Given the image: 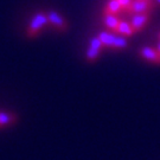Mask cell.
Segmentation results:
<instances>
[{
    "instance_id": "5bb4252c",
    "label": "cell",
    "mask_w": 160,
    "mask_h": 160,
    "mask_svg": "<svg viewBox=\"0 0 160 160\" xmlns=\"http://www.w3.org/2000/svg\"><path fill=\"white\" fill-rule=\"evenodd\" d=\"M157 50L159 51V53H160V42L158 43V45H157Z\"/></svg>"
},
{
    "instance_id": "8992f818",
    "label": "cell",
    "mask_w": 160,
    "mask_h": 160,
    "mask_svg": "<svg viewBox=\"0 0 160 160\" xmlns=\"http://www.w3.org/2000/svg\"><path fill=\"white\" fill-rule=\"evenodd\" d=\"M116 33L120 34V36H123V37H131V36L135 33V31L133 29L131 22L121 20L119 26H118V30H116Z\"/></svg>"
},
{
    "instance_id": "7a4b0ae2",
    "label": "cell",
    "mask_w": 160,
    "mask_h": 160,
    "mask_svg": "<svg viewBox=\"0 0 160 160\" xmlns=\"http://www.w3.org/2000/svg\"><path fill=\"white\" fill-rule=\"evenodd\" d=\"M48 17H46L44 13H38L33 17V19L31 20L29 28V36L33 37L36 34L39 32V30L48 23Z\"/></svg>"
},
{
    "instance_id": "6da1fadb",
    "label": "cell",
    "mask_w": 160,
    "mask_h": 160,
    "mask_svg": "<svg viewBox=\"0 0 160 160\" xmlns=\"http://www.w3.org/2000/svg\"><path fill=\"white\" fill-rule=\"evenodd\" d=\"M155 5H157L155 0H133L127 13L131 16L139 13H151Z\"/></svg>"
},
{
    "instance_id": "2e32d148",
    "label": "cell",
    "mask_w": 160,
    "mask_h": 160,
    "mask_svg": "<svg viewBox=\"0 0 160 160\" xmlns=\"http://www.w3.org/2000/svg\"><path fill=\"white\" fill-rule=\"evenodd\" d=\"M159 37H160V34H159Z\"/></svg>"
},
{
    "instance_id": "9c48e42d",
    "label": "cell",
    "mask_w": 160,
    "mask_h": 160,
    "mask_svg": "<svg viewBox=\"0 0 160 160\" xmlns=\"http://www.w3.org/2000/svg\"><path fill=\"white\" fill-rule=\"evenodd\" d=\"M122 12V6H121L119 0H109L106 5V10H104V14H118Z\"/></svg>"
},
{
    "instance_id": "52a82bcc",
    "label": "cell",
    "mask_w": 160,
    "mask_h": 160,
    "mask_svg": "<svg viewBox=\"0 0 160 160\" xmlns=\"http://www.w3.org/2000/svg\"><path fill=\"white\" fill-rule=\"evenodd\" d=\"M121 19H119L118 16L115 14H104V25L108 30H110L112 32L116 33L118 26L120 24Z\"/></svg>"
},
{
    "instance_id": "30bf717a",
    "label": "cell",
    "mask_w": 160,
    "mask_h": 160,
    "mask_svg": "<svg viewBox=\"0 0 160 160\" xmlns=\"http://www.w3.org/2000/svg\"><path fill=\"white\" fill-rule=\"evenodd\" d=\"M127 45H128L127 37H123V36H120V34L116 33L113 48H114V49H125V48H127Z\"/></svg>"
},
{
    "instance_id": "8fae6325",
    "label": "cell",
    "mask_w": 160,
    "mask_h": 160,
    "mask_svg": "<svg viewBox=\"0 0 160 160\" xmlns=\"http://www.w3.org/2000/svg\"><path fill=\"white\" fill-rule=\"evenodd\" d=\"M16 120V116H13L10 113L5 112H0V126H6L8 123H11L12 121Z\"/></svg>"
},
{
    "instance_id": "3957f363",
    "label": "cell",
    "mask_w": 160,
    "mask_h": 160,
    "mask_svg": "<svg viewBox=\"0 0 160 160\" xmlns=\"http://www.w3.org/2000/svg\"><path fill=\"white\" fill-rule=\"evenodd\" d=\"M151 19V13H139V14H133L131 19V24L135 32H139L148 24Z\"/></svg>"
},
{
    "instance_id": "4fadbf2b",
    "label": "cell",
    "mask_w": 160,
    "mask_h": 160,
    "mask_svg": "<svg viewBox=\"0 0 160 160\" xmlns=\"http://www.w3.org/2000/svg\"><path fill=\"white\" fill-rule=\"evenodd\" d=\"M89 46H90V48H92V49H96V50H100V51H102V49H103L102 42L100 40V38H98V37H92V39H90Z\"/></svg>"
},
{
    "instance_id": "7c38bea8",
    "label": "cell",
    "mask_w": 160,
    "mask_h": 160,
    "mask_svg": "<svg viewBox=\"0 0 160 160\" xmlns=\"http://www.w3.org/2000/svg\"><path fill=\"white\" fill-rule=\"evenodd\" d=\"M100 53L101 51L100 50H96V49H92V48H88V50H87V59H88V62H94L95 59H96L98 56H100Z\"/></svg>"
},
{
    "instance_id": "5b68a950",
    "label": "cell",
    "mask_w": 160,
    "mask_h": 160,
    "mask_svg": "<svg viewBox=\"0 0 160 160\" xmlns=\"http://www.w3.org/2000/svg\"><path fill=\"white\" fill-rule=\"evenodd\" d=\"M48 20L50 22V23L58 30H65L67 29V23H65V20H64L63 18L61 17L58 13L56 12H49L48 13Z\"/></svg>"
},
{
    "instance_id": "ba28073f",
    "label": "cell",
    "mask_w": 160,
    "mask_h": 160,
    "mask_svg": "<svg viewBox=\"0 0 160 160\" xmlns=\"http://www.w3.org/2000/svg\"><path fill=\"white\" fill-rule=\"evenodd\" d=\"M97 37H98L100 40L102 42L103 46L113 48L115 37H116V33H114V32H106V31H102V32H100V33H98Z\"/></svg>"
},
{
    "instance_id": "9a60e30c",
    "label": "cell",
    "mask_w": 160,
    "mask_h": 160,
    "mask_svg": "<svg viewBox=\"0 0 160 160\" xmlns=\"http://www.w3.org/2000/svg\"><path fill=\"white\" fill-rule=\"evenodd\" d=\"M155 2H157V5L160 6V0H155Z\"/></svg>"
},
{
    "instance_id": "277c9868",
    "label": "cell",
    "mask_w": 160,
    "mask_h": 160,
    "mask_svg": "<svg viewBox=\"0 0 160 160\" xmlns=\"http://www.w3.org/2000/svg\"><path fill=\"white\" fill-rule=\"evenodd\" d=\"M140 56L153 64H160V53L157 48L145 46L140 50Z\"/></svg>"
}]
</instances>
